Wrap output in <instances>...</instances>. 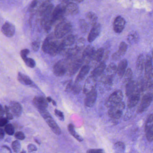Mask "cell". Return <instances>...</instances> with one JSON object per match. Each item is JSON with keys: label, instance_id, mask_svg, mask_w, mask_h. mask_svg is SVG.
Returning <instances> with one entry per match:
<instances>
[{"label": "cell", "instance_id": "obj_10", "mask_svg": "<svg viewBox=\"0 0 153 153\" xmlns=\"http://www.w3.org/2000/svg\"><path fill=\"white\" fill-rule=\"evenodd\" d=\"M33 104L39 112L46 110L48 107L47 100L41 96H36L33 99Z\"/></svg>", "mask_w": 153, "mask_h": 153}, {"label": "cell", "instance_id": "obj_45", "mask_svg": "<svg viewBox=\"0 0 153 153\" xmlns=\"http://www.w3.org/2000/svg\"><path fill=\"white\" fill-rule=\"evenodd\" d=\"M30 53V50L29 49H22L21 51L20 55L24 61L25 59L27 57V55Z\"/></svg>", "mask_w": 153, "mask_h": 153}, {"label": "cell", "instance_id": "obj_47", "mask_svg": "<svg viewBox=\"0 0 153 153\" xmlns=\"http://www.w3.org/2000/svg\"><path fill=\"white\" fill-rule=\"evenodd\" d=\"M129 110H128L126 112L125 116H124V120H128L130 119L132 117V115H133V111H132L133 109H129Z\"/></svg>", "mask_w": 153, "mask_h": 153}, {"label": "cell", "instance_id": "obj_2", "mask_svg": "<svg viewBox=\"0 0 153 153\" xmlns=\"http://www.w3.org/2000/svg\"><path fill=\"white\" fill-rule=\"evenodd\" d=\"M72 24L67 20L64 19L56 25L55 29L54 35L57 39L63 37L71 30Z\"/></svg>", "mask_w": 153, "mask_h": 153}, {"label": "cell", "instance_id": "obj_49", "mask_svg": "<svg viewBox=\"0 0 153 153\" xmlns=\"http://www.w3.org/2000/svg\"><path fill=\"white\" fill-rule=\"evenodd\" d=\"M87 153H106L102 149H90L87 151Z\"/></svg>", "mask_w": 153, "mask_h": 153}, {"label": "cell", "instance_id": "obj_6", "mask_svg": "<svg viewBox=\"0 0 153 153\" xmlns=\"http://www.w3.org/2000/svg\"><path fill=\"white\" fill-rule=\"evenodd\" d=\"M68 61L67 59L58 61L54 66L53 73L58 77L64 76L67 73Z\"/></svg>", "mask_w": 153, "mask_h": 153}, {"label": "cell", "instance_id": "obj_11", "mask_svg": "<svg viewBox=\"0 0 153 153\" xmlns=\"http://www.w3.org/2000/svg\"><path fill=\"white\" fill-rule=\"evenodd\" d=\"M126 24V20L122 16H118L116 17L113 24L114 31L117 33H121L124 30Z\"/></svg>", "mask_w": 153, "mask_h": 153}, {"label": "cell", "instance_id": "obj_51", "mask_svg": "<svg viewBox=\"0 0 153 153\" xmlns=\"http://www.w3.org/2000/svg\"><path fill=\"white\" fill-rule=\"evenodd\" d=\"M121 58V57L119 55L117 52H115L112 55V58L114 61H118Z\"/></svg>", "mask_w": 153, "mask_h": 153}, {"label": "cell", "instance_id": "obj_21", "mask_svg": "<svg viewBox=\"0 0 153 153\" xmlns=\"http://www.w3.org/2000/svg\"><path fill=\"white\" fill-rule=\"evenodd\" d=\"M90 71V67L88 64L83 66L81 68L75 80V83L78 84L82 81Z\"/></svg>", "mask_w": 153, "mask_h": 153}, {"label": "cell", "instance_id": "obj_40", "mask_svg": "<svg viewBox=\"0 0 153 153\" xmlns=\"http://www.w3.org/2000/svg\"><path fill=\"white\" fill-rule=\"evenodd\" d=\"M24 61L26 65L30 68H34L36 66V62H35V60L32 58L27 57L26 59L24 60Z\"/></svg>", "mask_w": 153, "mask_h": 153}, {"label": "cell", "instance_id": "obj_43", "mask_svg": "<svg viewBox=\"0 0 153 153\" xmlns=\"http://www.w3.org/2000/svg\"><path fill=\"white\" fill-rule=\"evenodd\" d=\"M146 137L148 142H152L153 141V128L145 131Z\"/></svg>", "mask_w": 153, "mask_h": 153}, {"label": "cell", "instance_id": "obj_20", "mask_svg": "<svg viewBox=\"0 0 153 153\" xmlns=\"http://www.w3.org/2000/svg\"><path fill=\"white\" fill-rule=\"evenodd\" d=\"M65 89L67 91L71 92L74 94H78L81 91L82 87L78 84L73 83L71 80L68 81L66 83Z\"/></svg>", "mask_w": 153, "mask_h": 153}, {"label": "cell", "instance_id": "obj_54", "mask_svg": "<svg viewBox=\"0 0 153 153\" xmlns=\"http://www.w3.org/2000/svg\"><path fill=\"white\" fill-rule=\"evenodd\" d=\"M6 118L7 119H12L13 115H12L11 113H10V112H6Z\"/></svg>", "mask_w": 153, "mask_h": 153}, {"label": "cell", "instance_id": "obj_26", "mask_svg": "<svg viewBox=\"0 0 153 153\" xmlns=\"http://www.w3.org/2000/svg\"><path fill=\"white\" fill-rule=\"evenodd\" d=\"M10 109L14 116H19L22 112V107L19 103L15 102H12L10 103Z\"/></svg>", "mask_w": 153, "mask_h": 153}, {"label": "cell", "instance_id": "obj_12", "mask_svg": "<svg viewBox=\"0 0 153 153\" xmlns=\"http://www.w3.org/2000/svg\"><path fill=\"white\" fill-rule=\"evenodd\" d=\"M96 84L97 81L96 78L90 75L85 81V83L84 85V93L85 94H87V93L96 89Z\"/></svg>", "mask_w": 153, "mask_h": 153}, {"label": "cell", "instance_id": "obj_1", "mask_svg": "<svg viewBox=\"0 0 153 153\" xmlns=\"http://www.w3.org/2000/svg\"><path fill=\"white\" fill-rule=\"evenodd\" d=\"M56 37L54 34L48 35L44 40L42 45V50L51 56H55L62 53L64 49L62 40Z\"/></svg>", "mask_w": 153, "mask_h": 153}, {"label": "cell", "instance_id": "obj_5", "mask_svg": "<svg viewBox=\"0 0 153 153\" xmlns=\"http://www.w3.org/2000/svg\"><path fill=\"white\" fill-rule=\"evenodd\" d=\"M39 112L53 132L57 135L61 134L62 133L61 129L47 110H46Z\"/></svg>", "mask_w": 153, "mask_h": 153}, {"label": "cell", "instance_id": "obj_9", "mask_svg": "<svg viewBox=\"0 0 153 153\" xmlns=\"http://www.w3.org/2000/svg\"><path fill=\"white\" fill-rule=\"evenodd\" d=\"M62 2L65 4V15L74 16L79 12V7L77 4L69 1H63Z\"/></svg>", "mask_w": 153, "mask_h": 153}, {"label": "cell", "instance_id": "obj_53", "mask_svg": "<svg viewBox=\"0 0 153 153\" xmlns=\"http://www.w3.org/2000/svg\"><path fill=\"white\" fill-rule=\"evenodd\" d=\"M4 112H5V111H4V109L2 107L1 105L0 104V117L2 118L4 116Z\"/></svg>", "mask_w": 153, "mask_h": 153}, {"label": "cell", "instance_id": "obj_59", "mask_svg": "<svg viewBox=\"0 0 153 153\" xmlns=\"http://www.w3.org/2000/svg\"><path fill=\"white\" fill-rule=\"evenodd\" d=\"M21 153H26V152H24V151H23V152H22Z\"/></svg>", "mask_w": 153, "mask_h": 153}, {"label": "cell", "instance_id": "obj_52", "mask_svg": "<svg viewBox=\"0 0 153 153\" xmlns=\"http://www.w3.org/2000/svg\"><path fill=\"white\" fill-rule=\"evenodd\" d=\"M8 121V119L5 118L0 119V127H3L7 124Z\"/></svg>", "mask_w": 153, "mask_h": 153}, {"label": "cell", "instance_id": "obj_8", "mask_svg": "<svg viewBox=\"0 0 153 153\" xmlns=\"http://www.w3.org/2000/svg\"><path fill=\"white\" fill-rule=\"evenodd\" d=\"M123 99V94L122 92L120 90H118L114 92L110 95L106 102V106L109 108L122 102Z\"/></svg>", "mask_w": 153, "mask_h": 153}, {"label": "cell", "instance_id": "obj_19", "mask_svg": "<svg viewBox=\"0 0 153 153\" xmlns=\"http://www.w3.org/2000/svg\"><path fill=\"white\" fill-rule=\"evenodd\" d=\"M152 57L150 54H147L145 58V77H147L152 72L153 68Z\"/></svg>", "mask_w": 153, "mask_h": 153}, {"label": "cell", "instance_id": "obj_39", "mask_svg": "<svg viewBox=\"0 0 153 153\" xmlns=\"http://www.w3.org/2000/svg\"><path fill=\"white\" fill-rule=\"evenodd\" d=\"M153 128V113L149 115L146 122L145 129V131Z\"/></svg>", "mask_w": 153, "mask_h": 153}, {"label": "cell", "instance_id": "obj_35", "mask_svg": "<svg viewBox=\"0 0 153 153\" xmlns=\"http://www.w3.org/2000/svg\"><path fill=\"white\" fill-rule=\"evenodd\" d=\"M133 72L131 68H128L127 69L123 76V82L127 84L133 79Z\"/></svg>", "mask_w": 153, "mask_h": 153}, {"label": "cell", "instance_id": "obj_38", "mask_svg": "<svg viewBox=\"0 0 153 153\" xmlns=\"http://www.w3.org/2000/svg\"><path fill=\"white\" fill-rule=\"evenodd\" d=\"M79 26L80 30L83 33H86L89 28V25L87 21L83 19H81L79 20Z\"/></svg>", "mask_w": 153, "mask_h": 153}, {"label": "cell", "instance_id": "obj_56", "mask_svg": "<svg viewBox=\"0 0 153 153\" xmlns=\"http://www.w3.org/2000/svg\"><path fill=\"white\" fill-rule=\"evenodd\" d=\"M46 100L48 102H52V101H53V100H52V99L50 98V97H48V98H47Z\"/></svg>", "mask_w": 153, "mask_h": 153}, {"label": "cell", "instance_id": "obj_37", "mask_svg": "<svg viewBox=\"0 0 153 153\" xmlns=\"http://www.w3.org/2000/svg\"><path fill=\"white\" fill-rule=\"evenodd\" d=\"M128 46L126 43L125 42H122L120 43L119 47L118 50L117 51V53L119 54L120 57H122L126 54Z\"/></svg>", "mask_w": 153, "mask_h": 153}, {"label": "cell", "instance_id": "obj_3", "mask_svg": "<svg viewBox=\"0 0 153 153\" xmlns=\"http://www.w3.org/2000/svg\"><path fill=\"white\" fill-rule=\"evenodd\" d=\"M66 59L68 61V68L66 74L69 76L74 75L83 63L82 56L80 57L78 55L71 59L66 58Z\"/></svg>", "mask_w": 153, "mask_h": 153}, {"label": "cell", "instance_id": "obj_13", "mask_svg": "<svg viewBox=\"0 0 153 153\" xmlns=\"http://www.w3.org/2000/svg\"><path fill=\"white\" fill-rule=\"evenodd\" d=\"M101 30V26L99 23L92 26L91 29L88 35V41L90 43L93 42L99 36Z\"/></svg>", "mask_w": 153, "mask_h": 153}, {"label": "cell", "instance_id": "obj_58", "mask_svg": "<svg viewBox=\"0 0 153 153\" xmlns=\"http://www.w3.org/2000/svg\"><path fill=\"white\" fill-rule=\"evenodd\" d=\"M152 60L153 62V50H152Z\"/></svg>", "mask_w": 153, "mask_h": 153}, {"label": "cell", "instance_id": "obj_32", "mask_svg": "<svg viewBox=\"0 0 153 153\" xmlns=\"http://www.w3.org/2000/svg\"><path fill=\"white\" fill-rule=\"evenodd\" d=\"M114 150L115 153H125L126 146L123 142H117L114 145Z\"/></svg>", "mask_w": 153, "mask_h": 153}, {"label": "cell", "instance_id": "obj_41", "mask_svg": "<svg viewBox=\"0 0 153 153\" xmlns=\"http://www.w3.org/2000/svg\"><path fill=\"white\" fill-rule=\"evenodd\" d=\"M6 133L9 135H13L14 134V128L12 125L11 124H7L4 128Z\"/></svg>", "mask_w": 153, "mask_h": 153}, {"label": "cell", "instance_id": "obj_50", "mask_svg": "<svg viewBox=\"0 0 153 153\" xmlns=\"http://www.w3.org/2000/svg\"><path fill=\"white\" fill-rule=\"evenodd\" d=\"M28 151L29 152L37 151V147L33 144H30L28 146Z\"/></svg>", "mask_w": 153, "mask_h": 153}, {"label": "cell", "instance_id": "obj_46", "mask_svg": "<svg viewBox=\"0 0 153 153\" xmlns=\"http://www.w3.org/2000/svg\"><path fill=\"white\" fill-rule=\"evenodd\" d=\"M55 115L61 121H64L65 119L63 113L62 111L58 110H55Z\"/></svg>", "mask_w": 153, "mask_h": 153}, {"label": "cell", "instance_id": "obj_24", "mask_svg": "<svg viewBox=\"0 0 153 153\" xmlns=\"http://www.w3.org/2000/svg\"><path fill=\"white\" fill-rule=\"evenodd\" d=\"M76 40V37L74 35H70L65 37L62 40L64 49L66 47L71 46L74 44L75 45Z\"/></svg>", "mask_w": 153, "mask_h": 153}, {"label": "cell", "instance_id": "obj_48", "mask_svg": "<svg viewBox=\"0 0 153 153\" xmlns=\"http://www.w3.org/2000/svg\"><path fill=\"white\" fill-rule=\"evenodd\" d=\"M15 137L18 140H23L25 139V137L24 134L21 132H18L15 134Z\"/></svg>", "mask_w": 153, "mask_h": 153}, {"label": "cell", "instance_id": "obj_36", "mask_svg": "<svg viewBox=\"0 0 153 153\" xmlns=\"http://www.w3.org/2000/svg\"><path fill=\"white\" fill-rule=\"evenodd\" d=\"M85 44V40L83 38H80L78 40H76L74 45V48L77 51L79 52L84 47Z\"/></svg>", "mask_w": 153, "mask_h": 153}, {"label": "cell", "instance_id": "obj_17", "mask_svg": "<svg viewBox=\"0 0 153 153\" xmlns=\"http://www.w3.org/2000/svg\"><path fill=\"white\" fill-rule=\"evenodd\" d=\"M97 96V92L96 89L86 94V97L85 99V106L89 107H93L96 102Z\"/></svg>", "mask_w": 153, "mask_h": 153}, {"label": "cell", "instance_id": "obj_30", "mask_svg": "<svg viewBox=\"0 0 153 153\" xmlns=\"http://www.w3.org/2000/svg\"><path fill=\"white\" fill-rule=\"evenodd\" d=\"M146 90L153 89V68L147 77H145Z\"/></svg>", "mask_w": 153, "mask_h": 153}, {"label": "cell", "instance_id": "obj_22", "mask_svg": "<svg viewBox=\"0 0 153 153\" xmlns=\"http://www.w3.org/2000/svg\"><path fill=\"white\" fill-rule=\"evenodd\" d=\"M106 68V64L104 62H101L97 67H95L91 73V76L97 78L102 75Z\"/></svg>", "mask_w": 153, "mask_h": 153}, {"label": "cell", "instance_id": "obj_33", "mask_svg": "<svg viewBox=\"0 0 153 153\" xmlns=\"http://www.w3.org/2000/svg\"><path fill=\"white\" fill-rule=\"evenodd\" d=\"M86 18H87V20L89 22L90 24L92 25V26L97 23L98 17L94 13L92 12H88L86 14Z\"/></svg>", "mask_w": 153, "mask_h": 153}, {"label": "cell", "instance_id": "obj_15", "mask_svg": "<svg viewBox=\"0 0 153 153\" xmlns=\"http://www.w3.org/2000/svg\"><path fill=\"white\" fill-rule=\"evenodd\" d=\"M140 93L139 91L136 90L128 97V109H134L137 106L140 99Z\"/></svg>", "mask_w": 153, "mask_h": 153}, {"label": "cell", "instance_id": "obj_25", "mask_svg": "<svg viewBox=\"0 0 153 153\" xmlns=\"http://www.w3.org/2000/svg\"><path fill=\"white\" fill-rule=\"evenodd\" d=\"M137 90V82L132 79L126 84V93L128 97L133 94Z\"/></svg>", "mask_w": 153, "mask_h": 153}, {"label": "cell", "instance_id": "obj_27", "mask_svg": "<svg viewBox=\"0 0 153 153\" xmlns=\"http://www.w3.org/2000/svg\"><path fill=\"white\" fill-rule=\"evenodd\" d=\"M145 58L144 55L143 54H141L137 57V59L136 68L137 71L139 73H142L144 69Z\"/></svg>", "mask_w": 153, "mask_h": 153}, {"label": "cell", "instance_id": "obj_28", "mask_svg": "<svg viewBox=\"0 0 153 153\" xmlns=\"http://www.w3.org/2000/svg\"><path fill=\"white\" fill-rule=\"evenodd\" d=\"M139 40V35L136 31H132L129 33L127 38L128 42L130 45H134L138 42Z\"/></svg>", "mask_w": 153, "mask_h": 153}, {"label": "cell", "instance_id": "obj_44", "mask_svg": "<svg viewBox=\"0 0 153 153\" xmlns=\"http://www.w3.org/2000/svg\"><path fill=\"white\" fill-rule=\"evenodd\" d=\"M40 41L38 40H35L33 41L31 44V47L33 51L35 52H37L39 49L40 47Z\"/></svg>", "mask_w": 153, "mask_h": 153}, {"label": "cell", "instance_id": "obj_34", "mask_svg": "<svg viewBox=\"0 0 153 153\" xmlns=\"http://www.w3.org/2000/svg\"><path fill=\"white\" fill-rule=\"evenodd\" d=\"M68 130H69V132L70 134L75 138L77 141L79 142H82L83 140L82 137L79 135V134H77L76 132H75V129H74V126L72 125V124H70L68 126Z\"/></svg>", "mask_w": 153, "mask_h": 153}, {"label": "cell", "instance_id": "obj_18", "mask_svg": "<svg viewBox=\"0 0 153 153\" xmlns=\"http://www.w3.org/2000/svg\"><path fill=\"white\" fill-rule=\"evenodd\" d=\"M117 73V66L115 64L111 63L108 67H106L104 72L102 74V77L113 79Z\"/></svg>", "mask_w": 153, "mask_h": 153}, {"label": "cell", "instance_id": "obj_57", "mask_svg": "<svg viewBox=\"0 0 153 153\" xmlns=\"http://www.w3.org/2000/svg\"><path fill=\"white\" fill-rule=\"evenodd\" d=\"M52 103H53V105H54V106H56V102H55L53 100V101H52Z\"/></svg>", "mask_w": 153, "mask_h": 153}, {"label": "cell", "instance_id": "obj_55", "mask_svg": "<svg viewBox=\"0 0 153 153\" xmlns=\"http://www.w3.org/2000/svg\"><path fill=\"white\" fill-rule=\"evenodd\" d=\"M4 137V133L2 128H0V140H2Z\"/></svg>", "mask_w": 153, "mask_h": 153}, {"label": "cell", "instance_id": "obj_29", "mask_svg": "<svg viewBox=\"0 0 153 153\" xmlns=\"http://www.w3.org/2000/svg\"><path fill=\"white\" fill-rule=\"evenodd\" d=\"M18 80L20 83L24 85H31L33 84V82L30 78L21 72H19L18 73Z\"/></svg>", "mask_w": 153, "mask_h": 153}, {"label": "cell", "instance_id": "obj_23", "mask_svg": "<svg viewBox=\"0 0 153 153\" xmlns=\"http://www.w3.org/2000/svg\"><path fill=\"white\" fill-rule=\"evenodd\" d=\"M128 66V61L126 59H124L120 62L117 67V73L120 78H122L126 71Z\"/></svg>", "mask_w": 153, "mask_h": 153}, {"label": "cell", "instance_id": "obj_7", "mask_svg": "<svg viewBox=\"0 0 153 153\" xmlns=\"http://www.w3.org/2000/svg\"><path fill=\"white\" fill-rule=\"evenodd\" d=\"M153 101V94L152 93H148L145 94L141 100L140 105L137 108V112L143 113L147 110Z\"/></svg>", "mask_w": 153, "mask_h": 153}, {"label": "cell", "instance_id": "obj_31", "mask_svg": "<svg viewBox=\"0 0 153 153\" xmlns=\"http://www.w3.org/2000/svg\"><path fill=\"white\" fill-rule=\"evenodd\" d=\"M104 54V49L103 48H100L97 50H95V53L93 57V60L95 62L99 63L103 58Z\"/></svg>", "mask_w": 153, "mask_h": 153}, {"label": "cell", "instance_id": "obj_16", "mask_svg": "<svg viewBox=\"0 0 153 153\" xmlns=\"http://www.w3.org/2000/svg\"><path fill=\"white\" fill-rule=\"evenodd\" d=\"M95 51V49L94 47L91 46L86 47L82 54V57L83 62L85 61L86 63H89L90 61L93 59Z\"/></svg>", "mask_w": 153, "mask_h": 153}, {"label": "cell", "instance_id": "obj_42", "mask_svg": "<svg viewBox=\"0 0 153 153\" xmlns=\"http://www.w3.org/2000/svg\"><path fill=\"white\" fill-rule=\"evenodd\" d=\"M12 147L15 152H19L21 148L20 143L18 141H14L12 144Z\"/></svg>", "mask_w": 153, "mask_h": 153}, {"label": "cell", "instance_id": "obj_14", "mask_svg": "<svg viewBox=\"0 0 153 153\" xmlns=\"http://www.w3.org/2000/svg\"><path fill=\"white\" fill-rule=\"evenodd\" d=\"M1 31L5 37H11L15 34V27L10 22H6L2 26Z\"/></svg>", "mask_w": 153, "mask_h": 153}, {"label": "cell", "instance_id": "obj_4", "mask_svg": "<svg viewBox=\"0 0 153 153\" xmlns=\"http://www.w3.org/2000/svg\"><path fill=\"white\" fill-rule=\"evenodd\" d=\"M125 107H126L125 103L122 102L109 108V109L108 111L109 116L114 120H118L123 116Z\"/></svg>", "mask_w": 153, "mask_h": 153}]
</instances>
